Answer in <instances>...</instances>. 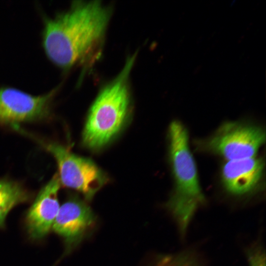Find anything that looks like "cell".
I'll list each match as a JSON object with an SVG mask.
<instances>
[{
	"label": "cell",
	"mask_w": 266,
	"mask_h": 266,
	"mask_svg": "<svg viewBox=\"0 0 266 266\" xmlns=\"http://www.w3.org/2000/svg\"><path fill=\"white\" fill-rule=\"evenodd\" d=\"M195 253L182 251L160 257L154 266H203Z\"/></svg>",
	"instance_id": "cell-11"
},
{
	"label": "cell",
	"mask_w": 266,
	"mask_h": 266,
	"mask_svg": "<svg viewBox=\"0 0 266 266\" xmlns=\"http://www.w3.org/2000/svg\"><path fill=\"white\" fill-rule=\"evenodd\" d=\"M57 162L61 184L81 192L88 200L106 183L107 177L91 161L56 143H42Z\"/></svg>",
	"instance_id": "cell-4"
},
{
	"label": "cell",
	"mask_w": 266,
	"mask_h": 266,
	"mask_svg": "<svg viewBox=\"0 0 266 266\" xmlns=\"http://www.w3.org/2000/svg\"><path fill=\"white\" fill-rule=\"evenodd\" d=\"M109 17L108 9L95 1L74 4L45 19L42 44L46 55L64 69L85 62L101 44Z\"/></svg>",
	"instance_id": "cell-1"
},
{
	"label": "cell",
	"mask_w": 266,
	"mask_h": 266,
	"mask_svg": "<svg viewBox=\"0 0 266 266\" xmlns=\"http://www.w3.org/2000/svg\"><path fill=\"white\" fill-rule=\"evenodd\" d=\"M61 185L58 174L52 179L38 193L25 216V225L31 239L44 238L52 229L60 209L58 194Z\"/></svg>",
	"instance_id": "cell-8"
},
{
	"label": "cell",
	"mask_w": 266,
	"mask_h": 266,
	"mask_svg": "<svg viewBox=\"0 0 266 266\" xmlns=\"http://www.w3.org/2000/svg\"><path fill=\"white\" fill-rule=\"evenodd\" d=\"M249 266H266V254L262 245L256 243L246 250Z\"/></svg>",
	"instance_id": "cell-12"
},
{
	"label": "cell",
	"mask_w": 266,
	"mask_h": 266,
	"mask_svg": "<svg viewBox=\"0 0 266 266\" xmlns=\"http://www.w3.org/2000/svg\"><path fill=\"white\" fill-rule=\"evenodd\" d=\"M169 155L174 187L166 206L184 236L197 209L205 202L186 128L179 121L168 130Z\"/></svg>",
	"instance_id": "cell-2"
},
{
	"label": "cell",
	"mask_w": 266,
	"mask_h": 266,
	"mask_svg": "<svg viewBox=\"0 0 266 266\" xmlns=\"http://www.w3.org/2000/svg\"><path fill=\"white\" fill-rule=\"evenodd\" d=\"M264 162L256 157L227 161L221 170V179L227 191L234 196L251 193L262 178Z\"/></svg>",
	"instance_id": "cell-9"
},
{
	"label": "cell",
	"mask_w": 266,
	"mask_h": 266,
	"mask_svg": "<svg viewBox=\"0 0 266 266\" xmlns=\"http://www.w3.org/2000/svg\"><path fill=\"white\" fill-rule=\"evenodd\" d=\"M95 221L87 204L78 198H71L60 207L52 230L63 239L68 253L81 242Z\"/></svg>",
	"instance_id": "cell-7"
},
{
	"label": "cell",
	"mask_w": 266,
	"mask_h": 266,
	"mask_svg": "<svg viewBox=\"0 0 266 266\" xmlns=\"http://www.w3.org/2000/svg\"><path fill=\"white\" fill-rule=\"evenodd\" d=\"M56 91L35 96L14 88L0 86V124H15L45 118Z\"/></svg>",
	"instance_id": "cell-6"
},
{
	"label": "cell",
	"mask_w": 266,
	"mask_h": 266,
	"mask_svg": "<svg viewBox=\"0 0 266 266\" xmlns=\"http://www.w3.org/2000/svg\"><path fill=\"white\" fill-rule=\"evenodd\" d=\"M260 127L236 122L223 124L206 141L207 150L227 161L248 159L256 155L265 141Z\"/></svg>",
	"instance_id": "cell-5"
},
{
	"label": "cell",
	"mask_w": 266,
	"mask_h": 266,
	"mask_svg": "<svg viewBox=\"0 0 266 266\" xmlns=\"http://www.w3.org/2000/svg\"><path fill=\"white\" fill-rule=\"evenodd\" d=\"M30 198L29 193L18 183L0 180V229L5 227V219L9 211Z\"/></svg>",
	"instance_id": "cell-10"
},
{
	"label": "cell",
	"mask_w": 266,
	"mask_h": 266,
	"mask_svg": "<svg viewBox=\"0 0 266 266\" xmlns=\"http://www.w3.org/2000/svg\"><path fill=\"white\" fill-rule=\"evenodd\" d=\"M134 59L126 63L116 78L100 93L90 110L83 133L85 145L101 148L120 131L127 118L130 104L128 76Z\"/></svg>",
	"instance_id": "cell-3"
}]
</instances>
